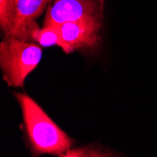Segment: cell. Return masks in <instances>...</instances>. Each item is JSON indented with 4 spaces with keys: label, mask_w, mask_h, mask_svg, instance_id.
I'll use <instances>...</instances> for the list:
<instances>
[{
    "label": "cell",
    "mask_w": 157,
    "mask_h": 157,
    "mask_svg": "<svg viewBox=\"0 0 157 157\" xmlns=\"http://www.w3.org/2000/svg\"><path fill=\"white\" fill-rule=\"evenodd\" d=\"M21 107L26 134L36 154L63 156L72 147V140L34 100L25 93H15Z\"/></svg>",
    "instance_id": "6da1fadb"
},
{
    "label": "cell",
    "mask_w": 157,
    "mask_h": 157,
    "mask_svg": "<svg viewBox=\"0 0 157 157\" xmlns=\"http://www.w3.org/2000/svg\"><path fill=\"white\" fill-rule=\"evenodd\" d=\"M42 56L36 44L16 37H6L0 44V67L4 81L12 88H22Z\"/></svg>",
    "instance_id": "7a4b0ae2"
},
{
    "label": "cell",
    "mask_w": 157,
    "mask_h": 157,
    "mask_svg": "<svg viewBox=\"0 0 157 157\" xmlns=\"http://www.w3.org/2000/svg\"><path fill=\"white\" fill-rule=\"evenodd\" d=\"M102 11L99 0H50L44 26L78 20L101 21Z\"/></svg>",
    "instance_id": "3957f363"
},
{
    "label": "cell",
    "mask_w": 157,
    "mask_h": 157,
    "mask_svg": "<svg viewBox=\"0 0 157 157\" xmlns=\"http://www.w3.org/2000/svg\"><path fill=\"white\" fill-rule=\"evenodd\" d=\"M101 26V21L97 20L71 21L59 25V47L66 54H70L78 49L96 46Z\"/></svg>",
    "instance_id": "277c9868"
},
{
    "label": "cell",
    "mask_w": 157,
    "mask_h": 157,
    "mask_svg": "<svg viewBox=\"0 0 157 157\" xmlns=\"http://www.w3.org/2000/svg\"><path fill=\"white\" fill-rule=\"evenodd\" d=\"M50 0H15L16 17L8 37H16L25 40L30 39V33L37 27L35 19L44 12Z\"/></svg>",
    "instance_id": "5b68a950"
},
{
    "label": "cell",
    "mask_w": 157,
    "mask_h": 157,
    "mask_svg": "<svg viewBox=\"0 0 157 157\" xmlns=\"http://www.w3.org/2000/svg\"><path fill=\"white\" fill-rule=\"evenodd\" d=\"M30 39L37 41L40 46L49 47L60 44V34L59 25L42 26V28L35 27L30 33Z\"/></svg>",
    "instance_id": "8992f818"
},
{
    "label": "cell",
    "mask_w": 157,
    "mask_h": 157,
    "mask_svg": "<svg viewBox=\"0 0 157 157\" xmlns=\"http://www.w3.org/2000/svg\"><path fill=\"white\" fill-rule=\"evenodd\" d=\"M16 17L15 0H0V26L5 36L10 33Z\"/></svg>",
    "instance_id": "52a82bcc"
},
{
    "label": "cell",
    "mask_w": 157,
    "mask_h": 157,
    "mask_svg": "<svg viewBox=\"0 0 157 157\" xmlns=\"http://www.w3.org/2000/svg\"><path fill=\"white\" fill-rule=\"evenodd\" d=\"M63 156H74V157H79V156H107L104 152L96 151L91 148H83V149H76L72 150L70 149Z\"/></svg>",
    "instance_id": "ba28073f"
},
{
    "label": "cell",
    "mask_w": 157,
    "mask_h": 157,
    "mask_svg": "<svg viewBox=\"0 0 157 157\" xmlns=\"http://www.w3.org/2000/svg\"><path fill=\"white\" fill-rule=\"evenodd\" d=\"M99 1H100V3L102 4V6L104 7V2H105V0H99Z\"/></svg>",
    "instance_id": "9c48e42d"
}]
</instances>
